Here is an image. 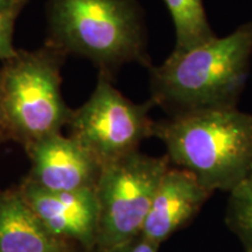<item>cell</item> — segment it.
Returning <instances> with one entry per match:
<instances>
[{"label":"cell","instance_id":"6da1fadb","mask_svg":"<svg viewBox=\"0 0 252 252\" xmlns=\"http://www.w3.org/2000/svg\"><path fill=\"white\" fill-rule=\"evenodd\" d=\"M252 56V23L150 68L151 100L169 117L235 108Z\"/></svg>","mask_w":252,"mask_h":252},{"label":"cell","instance_id":"7a4b0ae2","mask_svg":"<svg viewBox=\"0 0 252 252\" xmlns=\"http://www.w3.org/2000/svg\"><path fill=\"white\" fill-rule=\"evenodd\" d=\"M169 162L204 187L230 191L252 173V113L236 108L202 110L154 124Z\"/></svg>","mask_w":252,"mask_h":252},{"label":"cell","instance_id":"3957f363","mask_svg":"<svg viewBox=\"0 0 252 252\" xmlns=\"http://www.w3.org/2000/svg\"><path fill=\"white\" fill-rule=\"evenodd\" d=\"M54 48L89 59L111 72L125 63L151 67L146 32L135 0H50Z\"/></svg>","mask_w":252,"mask_h":252},{"label":"cell","instance_id":"277c9868","mask_svg":"<svg viewBox=\"0 0 252 252\" xmlns=\"http://www.w3.org/2000/svg\"><path fill=\"white\" fill-rule=\"evenodd\" d=\"M55 50L18 53L0 70L8 137L28 144L61 132L71 110L61 94Z\"/></svg>","mask_w":252,"mask_h":252},{"label":"cell","instance_id":"5b68a950","mask_svg":"<svg viewBox=\"0 0 252 252\" xmlns=\"http://www.w3.org/2000/svg\"><path fill=\"white\" fill-rule=\"evenodd\" d=\"M169 167L166 156L150 157L139 151L103 166L96 185L97 252H108L140 236L158 186Z\"/></svg>","mask_w":252,"mask_h":252},{"label":"cell","instance_id":"8992f818","mask_svg":"<svg viewBox=\"0 0 252 252\" xmlns=\"http://www.w3.org/2000/svg\"><path fill=\"white\" fill-rule=\"evenodd\" d=\"M152 100L137 104L127 99L111 83V76L100 72L90 98L71 111L68 124L70 137L108 165L139 151L146 138L153 137L154 124L150 118Z\"/></svg>","mask_w":252,"mask_h":252},{"label":"cell","instance_id":"52a82bcc","mask_svg":"<svg viewBox=\"0 0 252 252\" xmlns=\"http://www.w3.org/2000/svg\"><path fill=\"white\" fill-rule=\"evenodd\" d=\"M18 189L50 234L86 251L96 250L99 223L96 189L50 191L27 178Z\"/></svg>","mask_w":252,"mask_h":252},{"label":"cell","instance_id":"ba28073f","mask_svg":"<svg viewBox=\"0 0 252 252\" xmlns=\"http://www.w3.org/2000/svg\"><path fill=\"white\" fill-rule=\"evenodd\" d=\"M32 169L27 179L50 191L96 189L103 166L74 138L61 132L28 144Z\"/></svg>","mask_w":252,"mask_h":252},{"label":"cell","instance_id":"9c48e42d","mask_svg":"<svg viewBox=\"0 0 252 252\" xmlns=\"http://www.w3.org/2000/svg\"><path fill=\"white\" fill-rule=\"evenodd\" d=\"M212 194L191 173L169 167L158 186L140 235L160 245L184 228Z\"/></svg>","mask_w":252,"mask_h":252},{"label":"cell","instance_id":"30bf717a","mask_svg":"<svg viewBox=\"0 0 252 252\" xmlns=\"http://www.w3.org/2000/svg\"><path fill=\"white\" fill-rule=\"evenodd\" d=\"M0 252H74L47 230L18 187L0 191Z\"/></svg>","mask_w":252,"mask_h":252},{"label":"cell","instance_id":"8fae6325","mask_svg":"<svg viewBox=\"0 0 252 252\" xmlns=\"http://www.w3.org/2000/svg\"><path fill=\"white\" fill-rule=\"evenodd\" d=\"M175 28L172 54L181 55L216 37L208 21L203 0H163Z\"/></svg>","mask_w":252,"mask_h":252},{"label":"cell","instance_id":"7c38bea8","mask_svg":"<svg viewBox=\"0 0 252 252\" xmlns=\"http://www.w3.org/2000/svg\"><path fill=\"white\" fill-rule=\"evenodd\" d=\"M226 224L243 244L245 252H252V173L229 191Z\"/></svg>","mask_w":252,"mask_h":252},{"label":"cell","instance_id":"4fadbf2b","mask_svg":"<svg viewBox=\"0 0 252 252\" xmlns=\"http://www.w3.org/2000/svg\"><path fill=\"white\" fill-rule=\"evenodd\" d=\"M18 14L17 11L0 12V61H7L17 54L13 48V31Z\"/></svg>","mask_w":252,"mask_h":252},{"label":"cell","instance_id":"5bb4252c","mask_svg":"<svg viewBox=\"0 0 252 252\" xmlns=\"http://www.w3.org/2000/svg\"><path fill=\"white\" fill-rule=\"evenodd\" d=\"M159 247L160 245L140 235L137 238L132 239L127 243L112 249L108 252H158Z\"/></svg>","mask_w":252,"mask_h":252},{"label":"cell","instance_id":"9a60e30c","mask_svg":"<svg viewBox=\"0 0 252 252\" xmlns=\"http://www.w3.org/2000/svg\"><path fill=\"white\" fill-rule=\"evenodd\" d=\"M8 132L6 127L5 122V113H4V105H2V88H1V74H0V141L7 139Z\"/></svg>","mask_w":252,"mask_h":252},{"label":"cell","instance_id":"2e32d148","mask_svg":"<svg viewBox=\"0 0 252 252\" xmlns=\"http://www.w3.org/2000/svg\"><path fill=\"white\" fill-rule=\"evenodd\" d=\"M26 2V0H0V12L17 11L19 12Z\"/></svg>","mask_w":252,"mask_h":252}]
</instances>
